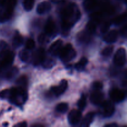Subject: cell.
I'll return each instance as SVG.
<instances>
[{"instance_id": "obj_1", "label": "cell", "mask_w": 127, "mask_h": 127, "mask_svg": "<svg viewBox=\"0 0 127 127\" xmlns=\"http://www.w3.org/2000/svg\"><path fill=\"white\" fill-rule=\"evenodd\" d=\"M81 12L75 3L71 2L64 6L61 12L62 29L63 34H68L69 30L80 19Z\"/></svg>"}, {"instance_id": "obj_2", "label": "cell", "mask_w": 127, "mask_h": 127, "mask_svg": "<svg viewBox=\"0 0 127 127\" xmlns=\"http://www.w3.org/2000/svg\"><path fill=\"white\" fill-rule=\"evenodd\" d=\"M0 98L7 99L17 106H21L27 101L28 94L26 88L17 86L1 91L0 92Z\"/></svg>"}, {"instance_id": "obj_3", "label": "cell", "mask_w": 127, "mask_h": 127, "mask_svg": "<svg viewBox=\"0 0 127 127\" xmlns=\"http://www.w3.org/2000/svg\"><path fill=\"white\" fill-rule=\"evenodd\" d=\"M58 55L61 60L67 63L74 59L76 56V52L70 43H68L64 47H62Z\"/></svg>"}, {"instance_id": "obj_4", "label": "cell", "mask_w": 127, "mask_h": 127, "mask_svg": "<svg viewBox=\"0 0 127 127\" xmlns=\"http://www.w3.org/2000/svg\"><path fill=\"white\" fill-rule=\"evenodd\" d=\"M14 57V53L9 50L1 53L0 54V71L11 66Z\"/></svg>"}, {"instance_id": "obj_5", "label": "cell", "mask_w": 127, "mask_h": 127, "mask_svg": "<svg viewBox=\"0 0 127 127\" xmlns=\"http://www.w3.org/2000/svg\"><path fill=\"white\" fill-rule=\"evenodd\" d=\"M114 62L119 67L123 66L126 63V50L124 48H120L115 53Z\"/></svg>"}, {"instance_id": "obj_6", "label": "cell", "mask_w": 127, "mask_h": 127, "mask_svg": "<svg viewBox=\"0 0 127 127\" xmlns=\"http://www.w3.org/2000/svg\"><path fill=\"white\" fill-rule=\"evenodd\" d=\"M103 115L105 117H110L115 112V106L110 100H105L101 104Z\"/></svg>"}, {"instance_id": "obj_7", "label": "cell", "mask_w": 127, "mask_h": 127, "mask_svg": "<svg viewBox=\"0 0 127 127\" xmlns=\"http://www.w3.org/2000/svg\"><path fill=\"white\" fill-rule=\"evenodd\" d=\"M110 97L112 101L115 102H120L125 99L126 93L124 90L114 88L110 91Z\"/></svg>"}, {"instance_id": "obj_8", "label": "cell", "mask_w": 127, "mask_h": 127, "mask_svg": "<svg viewBox=\"0 0 127 127\" xmlns=\"http://www.w3.org/2000/svg\"><path fill=\"white\" fill-rule=\"evenodd\" d=\"M68 88V82L66 79L61 81L60 84L57 86H53L51 88L50 93L55 96H59L65 92Z\"/></svg>"}, {"instance_id": "obj_9", "label": "cell", "mask_w": 127, "mask_h": 127, "mask_svg": "<svg viewBox=\"0 0 127 127\" xmlns=\"http://www.w3.org/2000/svg\"><path fill=\"white\" fill-rule=\"evenodd\" d=\"M82 118V114L79 110H72L68 114V122L72 125H76L80 122Z\"/></svg>"}, {"instance_id": "obj_10", "label": "cell", "mask_w": 127, "mask_h": 127, "mask_svg": "<svg viewBox=\"0 0 127 127\" xmlns=\"http://www.w3.org/2000/svg\"><path fill=\"white\" fill-rule=\"evenodd\" d=\"M45 58V52L43 48H39L33 53L32 55V62L34 65L41 64Z\"/></svg>"}, {"instance_id": "obj_11", "label": "cell", "mask_w": 127, "mask_h": 127, "mask_svg": "<svg viewBox=\"0 0 127 127\" xmlns=\"http://www.w3.org/2000/svg\"><path fill=\"white\" fill-rule=\"evenodd\" d=\"M90 100L92 104L94 105H101L104 101V94L100 92V90H94L91 94Z\"/></svg>"}, {"instance_id": "obj_12", "label": "cell", "mask_w": 127, "mask_h": 127, "mask_svg": "<svg viewBox=\"0 0 127 127\" xmlns=\"http://www.w3.org/2000/svg\"><path fill=\"white\" fill-rule=\"evenodd\" d=\"M99 7L100 9V12L102 14H112L115 11V8L110 5V2L108 0H102L99 3Z\"/></svg>"}, {"instance_id": "obj_13", "label": "cell", "mask_w": 127, "mask_h": 127, "mask_svg": "<svg viewBox=\"0 0 127 127\" xmlns=\"http://www.w3.org/2000/svg\"><path fill=\"white\" fill-rule=\"evenodd\" d=\"M17 3V0H0V4L3 8L4 11L9 13L12 14Z\"/></svg>"}, {"instance_id": "obj_14", "label": "cell", "mask_w": 127, "mask_h": 127, "mask_svg": "<svg viewBox=\"0 0 127 127\" xmlns=\"http://www.w3.org/2000/svg\"><path fill=\"white\" fill-rule=\"evenodd\" d=\"M56 31H57V26L53 20L49 19L45 26V33L47 35L52 36L56 33Z\"/></svg>"}, {"instance_id": "obj_15", "label": "cell", "mask_w": 127, "mask_h": 127, "mask_svg": "<svg viewBox=\"0 0 127 127\" xmlns=\"http://www.w3.org/2000/svg\"><path fill=\"white\" fill-rule=\"evenodd\" d=\"M62 45H63V42L62 40H57L51 45L49 48V52L53 55H58L62 49Z\"/></svg>"}, {"instance_id": "obj_16", "label": "cell", "mask_w": 127, "mask_h": 127, "mask_svg": "<svg viewBox=\"0 0 127 127\" xmlns=\"http://www.w3.org/2000/svg\"><path fill=\"white\" fill-rule=\"evenodd\" d=\"M52 8V5L48 1L41 2L37 7V12L39 14H44L49 12Z\"/></svg>"}, {"instance_id": "obj_17", "label": "cell", "mask_w": 127, "mask_h": 127, "mask_svg": "<svg viewBox=\"0 0 127 127\" xmlns=\"http://www.w3.org/2000/svg\"><path fill=\"white\" fill-rule=\"evenodd\" d=\"M118 36H119V33L116 30H112L107 33V34L104 36V40L109 43H114L117 40Z\"/></svg>"}, {"instance_id": "obj_18", "label": "cell", "mask_w": 127, "mask_h": 127, "mask_svg": "<svg viewBox=\"0 0 127 127\" xmlns=\"http://www.w3.org/2000/svg\"><path fill=\"white\" fill-rule=\"evenodd\" d=\"M94 116H95V114L94 112H89L88 114H86L82 120L81 126L83 127H89L93 122L94 119Z\"/></svg>"}, {"instance_id": "obj_19", "label": "cell", "mask_w": 127, "mask_h": 127, "mask_svg": "<svg viewBox=\"0 0 127 127\" xmlns=\"http://www.w3.org/2000/svg\"><path fill=\"white\" fill-rule=\"evenodd\" d=\"M97 4V0H85L83 3V6L86 11H90L95 8Z\"/></svg>"}, {"instance_id": "obj_20", "label": "cell", "mask_w": 127, "mask_h": 127, "mask_svg": "<svg viewBox=\"0 0 127 127\" xmlns=\"http://www.w3.org/2000/svg\"><path fill=\"white\" fill-rule=\"evenodd\" d=\"M91 35V33L88 32L87 30L86 31H83V32L79 33L78 35V40L81 42H83V43H84V42L87 43L90 40Z\"/></svg>"}, {"instance_id": "obj_21", "label": "cell", "mask_w": 127, "mask_h": 127, "mask_svg": "<svg viewBox=\"0 0 127 127\" xmlns=\"http://www.w3.org/2000/svg\"><path fill=\"white\" fill-rule=\"evenodd\" d=\"M99 22L98 21H95V20L91 19V21H89L88 22V23L86 25V30L89 32H90L91 33H94L95 31L97 28V26Z\"/></svg>"}, {"instance_id": "obj_22", "label": "cell", "mask_w": 127, "mask_h": 127, "mask_svg": "<svg viewBox=\"0 0 127 127\" xmlns=\"http://www.w3.org/2000/svg\"><path fill=\"white\" fill-rule=\"evenodd\" d=\"M23 43V37L19 33H16L12 40V45L14 48L20 47Z\"/></svg>"}, {"instance_id": "obj_23", "label": "cell", "mask_w": 127, "mask_h": 127, "mask_svg": "<svg viewBox=\"0 0 127 127\" xmlns=\"http://www.w3.org/2000/svg\"><path fill=\"white\" fill-rule=\"evenodd\" d=\"M88 63V60L86 57H83L81 59L75 64V68L78 71H82L84 69Z\"/></svg>"}, {"instance_id": "obj_24", "label": "cell", "mask_w": 127, "mask_h": 127, "mask_svg": "<svg viewBox=\"0 0 127 127\" xmlns=\"http://www.w3.org/2000/svg\"><path fill=\"white\" fill-rule=\"evenodd\" d=\"M27 77L26 76H21L16 81V84H17V86L26 88L27 86Z\"/></svg>"}, {"instance_id": "obj_25", "label": "cell", "mask_w": 127, "mask_h": 127, "mask_svg": "<svg viewBox=\"0 0 127 127\" xmlns=\"http://www.w3.org/2000/svg\"><path fill=\"white\" fill-rule=\"evenodd\" d=\"M87 104V100L86 97L84 94H82L81 97L79 99V100L78 102V106L79 110H83L85 109L86 106Z\"/></svg>"}, {"instance_id": "obj_26", "label": "cell", "mask_w": 127, "mask_h": 127, "mask_svg": "<svg viewBox=\"0 0 127 127\" xmlns=\"http://www.w3.org/2000/svg\"><path fill=\"white\" fill-rule=\"evenodd\" d=\"M35 0H24L23 6L26 11H30L33 7Z\"/></svg>"}, {"instance_id": "obj_27", "label": "cell", "mask_w": 127, "mask_h": 127, "mask_svg": "<svg viewBox=\"0 0 127 127\" xmlns=\"http://www.w3.org/2000/svg\"><path fill=\"white\" fill-rule=\"evenodd\" d=\"M42 64L45 68H51L55 65V62L52 58H46L45 57L44 60L42 62Z\"/></svg>"}, {"instance_id": "obj_28", "label": "cell", "mask_w": 127, "mask_h": 127, "mask_svg": "<svg viewBox=\"0 0 127 127\" xmlns=\"http://www.w3.org/2000/svg\"><path fill=\"white\" fill-rule=\"evenodd\" d=\"M68 109V104L62 102L58 104L56 107V111L59 113H65Z\"/></svg>"}, {"instance_id": "obj_29", "label": "cell", "mask_w": 127, "mask_h": 127, "mask_svg": "<svg viewBox=\"0 0 127 127\" xmlns=\"http://www.w3.org/2000/svg\"><path fill=\"white\" fill-rule=\"evenodd\" d=\"M127 19V14L124 13L123 14L120 15V16H117L115 17L114 20H113V22L115 24V25H120L122 24L123 22H125Z\"/></svg>"}, {"instance_id": "obj_30", "label": "cell", "mask_w": 127, "mask_h": 127, "mask_svg": "<svg viewBox=\"0 0 127 127\" xmlns=\"http://www.w3.org/2000/svg\"><path fill=\"white\" fill-rule=\"evenodd\" d=\"M19 58L22 62H27L29 59V53L28 51L26 50L21 51L19 53Z\"/></svg>"}, {"instance_id": "obj_31", "label": "cell", "mask_w": 127, "mask_h": 127, "mask_svg": "<svg viewBox=\"0 0 127 127\" xmlns=\"http://www.w3.org/2000/svg\"><path fill=\"white\" fill-rule=\"evenodd\" d=\"M113 52H114V46L109 45L105 47L102 51V55L104 57H109V56L111 55Z\"/></svg>"}, {"instance_id": "obj_32", "label": "cell", "mask_w": 127, "mask_h": 127, "mask_svg": "<svg viewBox=\"0 0 127 127\" xmlns=\"http://www.w3.org/2000/svg\"><path fill=\"white\" fill-rule=\"evenodd\" d=\"M18 72V69L16 68V67H14V68H11V69H9L7 71L6 74V77L7 79H11L12 77L14 76Z\"/></svg>"}, {"instance_id": "obj_33", "label": "cell", "mask_w": 127, "mask_h": 127, "mask_svg": "<svg viewBox=\"0 0 127 127\" xmlns=\"http://www.w3.org/2000/svg\"><path fill=\"white\" fill-rule=\"evenodd\" d=\"M110 22L109 21H105L104 23L102 24L101 27H100V32L102 33H105L107 32V31H109V28H110Z\"/></svg>"}, {"instance_id": "obj_34", "label": "cell", "mask_w": 127, "mask_h": 127, "mask_svg": "<svg viewBox=\"0 0 127 127\" xmlns=\"http://www.w3.org/2000/svg\"><path fill=\"white\" fill-rule=\"evenodd\" d=\"M35 46V43L34 40L33 39H30L27 40V42L26 43V49L27 50H32L33 49V48Z\"/></svg>"}, {"instance_id": "obj_35", "label": "cell", "mask_w": 127, "mask_h": 127, "mask_svg": "<svg viewBox=\"0 0 127 127\" xmlns=\"http://www.w3.org/2000/svg\"><path fill=\"white\" fill-rule=\"evenodd\" d=\"M8 50V45L4 40H0V54Z\"/></svg>"}, {"instance_id": "obj_36", "label": "cell", "mask_w": 127, "mask_h": 127, "mask_svg": "<svg viewBox=\"0 0 127 127\" xmlns=\"http://www.w3.org/2000/svg\"><path fill=\"white\" fill-rule=\"evenodd\" d=\"M103 84L99 81H95L93 83V88L94 90H101L102 89Z\"/></svg>"}, {"instance_id": "obj_37", "label": "cell", "mask_w": 127, "mask_h": 127, "mask_svg": "<svg viewBox=\"0 0 127 127\" xmlns=\"http://www.w3.org/2000/svg\"><path fill=\"white\" fill-rule=\"evenodd\" d=\"M46 38H47V35L45 33H40L38 37V41L39 43H43L45 41Z\"/></svg>"}, {"instance_id": "obj_38", "label": "cell", "mask_w": 127, "mask_h": 127, "mask_svg": "<svg viewBox=\"0 0 127 127\" xmlns=\"http://www.w3.org/2000/svg\"><path fill=\"white\" fill-rule=\"evenodd\" d=\"M27 123L26 122H22L19 123V124H17L16 125H15V127H27Z\"/></svg>"}, {"instance_id": "obj_39", "label": "cell", "mask_w": 127, "mask_h": 127, "mask_svg": "<svg viewBox=\"0 0 127 127\" xmlns=\"http://www.w3.org/2000/svg\"><path fill=\"white\" fill-rule=\"evenodd\" d=\"M121 32L122 34L124 35V36H126V33H127V26H125L124 27V28H122V29L121 30Z\"/></svg>"}, {"instance_id": "obj_40", "label": "cell", "mask_w": 127, "mask_h": 127, "mask_svg": "<svg viewBox=\"0 0 127 127\" xmlns=\"http://www.w3.org/2000/svg\"><path fill=\"white\" fill-rule=\"evenodd\" d=\"M105 127H118V125L115 123H112V124H107V125H105Z\"/></svg>"}, {"instance_id": "obj_41", "label": "cell", "mask_w": 127, "mask_h": 127, "mask_svg": "<svg viewBox=\"0 0 127 127\" xmlns=\"http://www.w3.org/2000/svg\"><path fill=\"white\" fill-rule=\"evenodd\" d=\"M52 2H55V3H57V2H62L63 0H51Z\"/></svg>"}, {"instance_id": "obj_42", "label": "cell", "mask_w": 127, "mask_h": 127, "mask_svg": "<svg viewBox=\"0 0 127 127\" xmlns=\"http://www.w3.org/2000/svg\"><path fill=\"white\" fill-rule=\"evenodd\" d=\"M1 13H2V12H1V11H0V17H1Z\"/></svg>"}]
</instances>
